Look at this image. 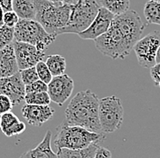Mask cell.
<instances>
[{
  "instance_id": "cell-1",
  "label": "cell",
  "mask_w": 160,
  "mask_h": 158,
  "mask_svg": "<svg viewBox=\"0 0 160 158\" xmlns=\"http://www.w3.org/2000/svg\"><path fill=\"white\" fill-rule=\"evenodd\" d=\"M146 26L137 11L128 10L114 17L108 30L94 40L95 46L104 56L124 59L141 38Z\"/></svg>"
},
{
  "instance_id": "cell-2",
  "label": "cell",
  "mask_w": 160,
  "mask_h": 158,
  "mask_svg": "<svg viewBox=\"0 0 160 158\" xmlns=\"http://www.w3.org/2000/svg\"><path fill=\"white\" fill-rule=\"evenodd\" d=\"M99 99L90 90L78 92L71 99L65 112L64 122L78 126L95 133H103L98 116Z\"/></svg>"
},
{
  "instance_id": "cell-3",
  "label": "cell",
  "mask_w": 160,
  "mask_h": 158,
  "mask_svg": "<svg viewBox=\"0 0 160 158\" xmlns=\"http://www.w3.org/2000/svg\"><path fill=\"white\" fill-rule=\"evenodd\" d=\"M37 8L36 20L49 34L58 36V33L68 20L74 5L57 4L49 0H33Z\"/></svg>"
},
{
  "instance_id": "cell-4",
  "label": "cell",
  "mask_w": 160,
  "mask_h": 158,
  "mask_svg": "<svg viewBox=\"0 0 160 158\" xmlns=\"http://www.w3.org/2000/svg\"><path fill=\"white\" fill-rule=\"evenodd\" d=\"M104 133H95L78 126H70L63 122L57 128L54 145L60 148L81 149L89 146L93 143L105 140Z\"/></svg>"
},
{
  "instance_id": "cell-5",
  "label": "cell",
  "mask_w": 160,
  "mask_h": 158,
  "mask_svg": "<svg viewBox=\"0 0 160 158\" xmlns=\"http://www.w3.org/2000/svg\"><path fill=\"white\" fill-rule=\"evenodd\" d=\"M14 35L16 41L31 44L42 51L48 49L57 38L36 19H19L14 27Z\"/></svg>"
},
{
  "instance_id": "cell-6",
  "label": "cell",
  "mask_w": 160,
  "mask_h": 158,
  "mask_svg": "<svg viewBox=\"0 0 160 158\" xmlns=\"http://www.w3.org/2000/svg\"><path fill=\"white\" fill-rule=\"evenodd\" d=\"M100 5L97 0H78L73 6L68 24L58 31L62 34H78L87 29L97 17Z\"/></svg>"
},
{
  "instance_id": "cell-7",
  "label": "cell",
  "mask_w": 160,
  "mask_h": 158,
  "mask_svg": "<svg viewBox=\"0 0 160 158\" xmlns=\"http://www.w3.org/2000/svg\"><path fill=\"white\" fill-rule=\"evenodd\" d=\"M98 116L104 134H111L121 128L124 121V108L120 98L111 96L99 99Z\"/></svg>"
},
{
  "instance_id": "cell-8",
  "label": "cell",
  "mask_w": 160,
  "mask_h": 158,
  "mask_svg": "<svg viewBox=\"0 0 160 158\" xmlns=\"http://www.w3.org/2000/svg\"><path fill=\"white\" fill-rule=\"evenodd\" d=\"M160 46V33L159 31H153L147 35L146 37L140 38L133 50L137 56L138 62L140 67L151 68L155 66L157 51Z\"/></svg>"
},
{
  "instance_id": "cell-9",
  "label": "cell",
  "mask_w": 160,
  "mask_h": 158,
  "mask_svg": "<svg viewBox=\"0 0 160 158\" xmlns=\"http://www.w3.org/2000/svg\"><path fill=\"white\" fill-rule=\"evenodd\" d=\"M13 46L19 70L36 67V65L46 57V51L39 50L37 47L28 43L14 40Z\"/></svg>"
},
{
  "instance_id": "cell-10",
  "label": "cell",
  "mask_w": 160,
  "mask_h": 158,
  "mask_svg": "<svg viewBox=\"0 0 160 158\" xmlns=\"http://www.w3.org/2000/svg\"><path fill=\"white\" fill-rule=\"evenodd\" d=\"M73 89L74 81L67 74L53 77L48 84V93L50 99L58 106H63V104L69 98Z\"/></svg>"
},
{
  "instance_id": "cell-11",
  "label": "cell",
  "mask_w": 160,
  "mask_h": 158,
  "mask_svg": "<svg viewBox=\"0 0 160 158\" xmlns=\"http://www.w3.org/2000/svg\"><path fill=\"white\" fill-rule=\"evenodd\" d=\"M114 17L115 15L110 11L100 7L95 19L92 21L87 29L78 34V37L84 40H96L108 30Z\"/></svg>"
},
{
  "instance_id": "cell-12",
  "label": "cell",
  "mask_w": 160,
  "mask_h": 158,
  "mask_svg": "<svg viewBox=\"0 0 160 158\" xmlns=\"http://www.w3.org/2000/svg\"><path fill=\"white\" fill-rule=\"evenodd\" d=\"M0 95L8 96L14 106H18L25 100V85L21 79L19 72L8 77H0Z\"/></svg>"
},
{
  "instance_id": "cell-13",
  "label": "cell",
  "mask_w": 160,
  "mask_h": 158,
  "mask_svg": "<svg viewBox=\"0 0 160 158\" xmlns=\"http://www.w3.org/2000/svg\"><path fill=\"white\" fill-rule=\"evenodd\" d=\"M21 113L23 117L29 125L40 126L53 117L55 110L50 107L48 105L40 106L26 104L21 109Z\"/></svg>"
},
{
  "instance_id": "cell-14",
  "label": "cell",
  "mask_w": 160,
  "mask_h": 158,
  "mask_svg": "<svg viewBox=\"0 0 160 158\" xmlns=\"http://www.w3.org/2000/svg\"><path fill=\"white\" fill-rule=\"evenodd\" d=\"M19 72L13 43L0 49V77H8Z\"/></svg>"
},
{
  "instance_id": "cell-15",
  "label": "cell",
  "mask_w": 160,
  "mask_h": 158,
  "mask_svg": "<svg viewBox=\"0 0 160 158\" xmlns=\"http://www.w3.org/2000/svg\"><path fill=\"white\" fill-rule=\"evenodd\" d=\"M0 129L6 136L12 137L21 135L26 130V124L10 111L0 116Z\"/></svg>"
},
{
  "instance_id": "cell-16",
  "label": "cell",
  "mask_w": 160,
  "mask_h": 158,
  "mask_svg": "<svg viewBox=\"0 0 160 158\" xmlns=\"http://www.w3.org/2000/svg\"><path fill=\"white\" fill-rule=\"evenodd\" d=\"M51 131L48 130L39 145L22 154L19 158H58L57 154L51 148Z\"/></svg>"
},
{
  "instance_id": "cell-17",
  "label": "cell",
  "mask_w": 160,
  "mask_h": 158,
  "mask_svg": "<svg viewBox=\"0 0 160 158\" xmlns=\"http://www.w3.org/2000/svg\"><path fill=\"white\" fill-rule=\"evenodd\" d=\"M99 143H93L89 146L81 149L60 148L58 150V158H94Z\"/></svg>"
},
{
  "instance_id": "cell-18",
  "label": "cell",
  "mask_w": 160,
  "mask_h": 158,
  "mask_svg": "<svg viewBox=\"0 0 160 158\" xmlns=\"http://www.w3.org/2000/svg\"><path fill=\"white\" fill-rule=\"evenodd\" d=\"M12 9L20 19H36L37 8L33 0H13Z\"/></svg>"
},
{
  "instance_id": "cell-19",
  "label": "cell",
  "mask_w": 160,
  "mask_h": 158,
  "mask_svg": "<svg viewBox=\"0 0 160 158\" xmlns=\"http://www.w3.org/2000/svg\"><path fill=\"white\" fill-rule=\"evenodd\" d=\"M46 64L49 68L50 72L53 77H57L65 74L67 68V62L65 57L59 55H51L47 57Z\"/></svg>"
},
{
  "instance_id": "cell-20",
  "label": "cell",
  "mask_w": 160,
  "mask_h": 158,
  "mask_svg": "<svg viewBox=\"0 0 160 158\" xmlns=\"http://www.w3.org/2000/svg\"><path fill=\"white\" fill-rule=\"evenodd\" d=\"M99 5L117 16L129 10L130 0H99Z\"/></svg>"
},
{
  "instance_id": "cell-21",
  "label": "cell",
  "mask_w": 160,
  "mask_h": 158,
  "mask_svg": "<svg viewBox=\"0 0 160 158\" xmlns=\"http://www.w3.org/2000/svg\"><path fill=\"white\" fill-rule=\"evenodd\" d=\"M144 16L148 26L151 24L160 26V2L148 1L144 7Z\"/></svg>"
},
{
  "instance_id": "cell-22",
  "label": "cell",
  "mask_w": 160,
  "mask_h": 158,
  "mask_svg": "<svg viewBox=\"0 0 160 158\" xmlns=\"http://www.w3.org/2000/svg\"><path fill=\"white\" fill-rule=\"evenodd\" d=\"M24 101L28 105L48 106L50 104L51 99L48 92H33L26 94Z\"/></svg>"
},
{
  "instance_id": "cell-23",
  "label": "cell",
  "mask_w": 160,
  "mask_h": 158,
  "mask_svg": "<svg viewBox=\"0 0 160 158\" xmlns=\"http://www.w3.org/2000/svg\"><path fill=\"white\" fill-rule=\"evenodd\" d=\"M15 40L14 27H9L3 25L0 27V49L8 46Z\"/></svg>"
},
{
  "instance_id": "cell-24",
  "label": "cell",
  "mask_w": 160,
  "mask_h": 158,
  "mask_svg": "<svg viewBox=\"0 0 160 158\" xmlns=\"http://www.w3.org/2000/svg\"><path fill=\"white\" fill-rule=\"evenodd\" d=\"M19 74L25 86H28V85H29L31 83L39 79L38 76V73H37L36 67L19 70Z\"/></svg>"
},
{
  "instance_id": "cell-25",
  "label": "cell",
  "mask_w": 160,
  "mask_h": 158,
  "mask_svg": "<svg viewBox=\"0 0 160 158\" xmlns=\"http://www.w3.org/2000/svg\"><path fill=\"white\" fill-rule=\"evenodd\" d=\"M36 69H37V73L38 76V78L42 80L43 82L48 84L51 79L53 78V76L50 72L49 68L48 67L46 62H44L43 60L39 61L37 65H36Z\"/></svg>"
},
{
  "instance_id": "cell-26",
  "label": "cell",
  "mask_w": 160,
  "mask_h": 158,
  "mask_svg": "<svg viewBox=\"0 0 160 158\" xmlns=\"http://www.w3.org/2000/svg\"><path fill=\"white\" fill-rule=\"evenodd\" d=\"M25 90L26 94L33 92H48V84L38 79L28 86H25Z\"/></svg>"
},
{
  "instance_id": "cell-27",
  "label": "cell",
  "mask_w": 160,
  "mask_h": 158,
  "mask_svg": "<svg viewBox=\"0 0 160 158\" xmlns=\"http://www.w3.org/2000/svg\"><path fill=\"white\" fill-rule=\"evenodd\" d=\"M18 16L16 14V12L14 10H10V11H6L4 12V16H3V24L7 27H15V26L18 24V22L19 21Z\"/></svg>"
},
{
  "instance_id": "cell-28",
  "label": "cell",
  "mask_w": 160,
  "mask_h": 158,
  "mask_svg": "<svg viewBox=\"0 0 160 158\" xmlns=\"http://www.w3.org/2000/svg\"><path fill=\"white\" fill-rule=\"evenodd\" d=\"M13 106L14 105L8 96L5 95H0V116L5 113L10 112Z\"/></svg>"
},
{
  "instance_id": "cell-29",
  "label": "cell",
  "mask_w": 160,
  "mask_h": 158,
  "mask_svg": "<svg viewBox=\"0 0 160 158\" xmlns=\"http://www.w3.org/2000/svg\"><path fill=\"white\" fill-rule=\"evenodd\" d=\"M150 77L154 82V85L160 87V63H157L150 68Z\"/></svg>"
},
{
  "instance_id": "cell-30",
  "label": "cell",
  "mask_w": 160,
  "mask_h": 158,
  "mask_svg": "<svg viewBox=\"0 0 160 158\" xmlns=\"http://www.w3.org/2000/svg\"><path fill=\"white\" fill-rule=\"evenodd\" d=\"M94 158H112V154L108 148L98 146L95 153Z\"/></svg>"
},
{
  "instance_id": "cell-31",
  "label": "cell",
  "mask_w": 160,
  "mask_h": 158,
  "mask_svg": "<svg viewBox=\"0 0 160 158\" xmlns=\"http://www.w3.org/2000/svg\"><path fill=\"white\" fill-rule=\"evenodd\" d=\"M12 2L13 0H0V6L4 12L6 11H10L12 9Z\"/></svg>"
},
{
  "instance_id": "cell-32",
  "label": "cell",
  "mask_w": 160,
  "mask_h": 158,
  "mask_svg": "<svg viewBox=\"0 0 160 158\" xmlns=\"http://www.w3.org/2000/svg\"><path fill=\"white\" fill-rule=\"evenodd\" d=\"M57 4H66V5H76L78 0H49Z\"/></svg>"
},
{
  "instance_id": "cell-33",
  "label": "cell",
  "mask_w": 160,
  "mask_h": 158,
  "mask_svg": "<svg viewBox=\"0 0 160 158\" xmlns=\"http://www.w3.org/2000/svg\"><path fill=\"white\" fill-rule=\"evenodd\" d=\"M3 16H4V10L2 9V7L0 6V27L4 25L3 24Z\"/></svg>"
},
{
  "instance_id": "cell-34",
  "label": "cell",
  "mask_w": 160,
  "mask_h": 158,
  "mask_svg": "<svg viewBox=\"0 0 160 158\" xmlns=\"http://www.w3.org/2000/svg\"><path fill=\"white\" fill-rule=\"evenodd\" d=\"M156 63H160V46L158 49L157 51V55H156Z\"/></svg>"
},
{
  "instance_id": "cell-35",
  "label": "cell",
  "mask_w": 160,
  "mask_h": 158,
  "mask_svg": "<svg viewBox=\"0 0 160 158\" xmlns=\"http://www.w3.org/2000/svg\"><path fill=\"white\" fill-rule=\"evenodd\" d=\"M151 1H155V2H160V0H151Z\"/></svg>"
}]
</instances>
